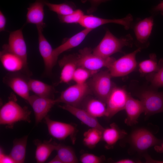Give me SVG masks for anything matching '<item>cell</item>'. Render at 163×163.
I'll list each match as a JSON object with an SVG mask.
<instances>
[{
	"instance_id": "d590c367",
	"label": "cell",
	"mask_w": 163,
	"mask_h": 163,
	"mask_svg": "<svg viewBox=\"0 0 163 163\" xmlns=\"http://www.w3.org/2000/svg\"><path fill=\"white\" fill-rule=\"evenodd\" d=\"M110 0H89L91 3V6L88 11L89 13L95 11L98 6L101 3Z\"/></svg>"
},
{
	"instance_id": "5b68a950",
	"label": "cell",
	"mask_w": 163,
	"mask_h": 163,
	"mask_svg": "<svg viewBox=\"0 0 163 163\" xmlns=\"http://www.w3.org/2000/svg\"><path fill=\"white\" fill-rule=\"evenodd\" d=\"M115 59L111 57L104 58L97 55L90 48L87 47L80 50L76 57L78 67L95 72L103 67L108 69Z\"/></svg>"
},
{
	"instance_id": "ba28073f",
	"label": "cell",
	"mask_w": 163,
	"mask_h": 163,
	"mask_svg": "<svg viewBox=\"0 0 163 163\" xmlns=\"http://www.w3.org/2000/svg\"><path fill=\"white\" fill-rule=\"evenodd\" d=\"M142 49L138 48L133 52L115 59L108 69L112 77L124 76L134 71L137 66L136 55Z\"/></svg>"
},
{
	"instance_id": "52a82bcc",
	"label": "cell",
	"mask_w": 163,
	"mask_h": 163,
	"mask_svg": "<svg viewBox=\"0 0 163 163\" xmlns=\"http://www.w3.org/2000/svg\"><path fill=\"white\" fill-rule=\"evenodd\" d=\"M129 142L135 151L142 152L152 146L161 144L162 141L150 131L142 128L133 131L129 136Z\"/></svg>"
},
{
	"instance_id": "83f0119b",
	"label": "cell",
	"mask_w": 163,
	"mask_h": 163,
	"mask_svg": "<svg viewBox=\"0 0 163 163\" xmlns=\"http://www.w3.org/2000/svg\"><path fill=\"white\" fill-rule=\"evenodd\" d=\"M55 150L62 163H76L78 161L74 150L70 146L57 143Z\"/></svg>"
},
{
	"instance_id": "60d3db41",
	"label": "cell",
	"mask_w": 163,
	"mask_h": 163,
	"mask_svg": "<svg viewBox=\"0 0 163 163\" xmlns=\"http://www.w3.org/2000/svg\"><path fill=\"white\" fill-rule=\"evenodd\" d=\"M154 149L157 152H163V142L160 145L155 146Z\"/></svg>"
},
{
	"instance_id": "484cf974",
	"label": "cell",
	"mask_w": 163,
	"mask_h": 163,
	"mask_svg": "<svg viewBox=\"0 0 163 163\" xmlns=\"http://www.w3.org/2000/svg\"><path fill=\"white\" fill-rule=\"evenodd\" d=\"M28 136L16 139L13 142V145L9 155L15 163H23L25 158Z\"/></svg>"
},
{
	"instance_id": "f1b7e54d",
	"label": "cell",
	"mask_w": 163,
	"mask_h": 163,
	"mask_svg": "<svg viewBox=\"0 0 163 163\" xmlns=\"http://www.w3.org/2000/svg\"><path fill=\"white\" fill-rule=\"evenodd\" d=\"M103 131L95 128H90L83 134L84 144L89 148H92L102 140Z\"/></svg>"
},
{
	"instance_id": "ac0fdd59",
	"label": "cell",
	"mask_w": 163,
	"mask_h": 163,
	"mask_svg": "<svg viewBox=\"0 0 163 163\" xmlns=\"http://www.w3.org/2000/svg\"><path fill=\"white\" fill-rule=\"evenodd\" d=\"M124 110L127 115L125 123L129 126L137 123L140 115L144 112L141 102L133 98L130 94L126 103Z\"/></svg>"
},
{
	"instance_id": "8d00e7d4",
	"label": "cell",
	"mask_w": 163,
	"mask_h": 163,
	"mask_svg": "<svg viewBox=\"0 0 163 163\" xmlns=\"http://www.w3.org/2000/svg\"><path fill=\"white\" fill-rule=\"evenodd\" d=\"M2 149H0V163H15L14 161L9 155L5 154Z\"/></svg>"
},
{
	"instance_id": "7a4b0ae2",
	"label": "cell",
	"mask_w": 163,
	"mask_h": 163,
	"mask_svg": "<svg viewBox=\"0 0 163 163\" xmlns=\"http://www.w3.org/2000/svg\"><path fill=\"white\" fill-rule=\"evenodd\" d=\"M133 93L142 103L146 117L163 112V91H158V89L150 86L139 88Z\"/></svg>"
},
{
	"instance_id": "1f68e13d",
	"label": "cell",
	"mask_w": 163,
	"mask_h": 163,
	"mask_svg": "<svg viewBox=\"0 0 163 163\" xmlns=\"http://www.w3.org/2000/svg\"><path fill=\"white\" fill-rule=\"evenodd\" d=\"M45 5L50 10L56 13L59 16L68 15L72 13L75 10L72 5L67 2L55 4L46 1Z\"/></svg>"
},
{
	"instance_id": "9c48e42d",
	"label": "cell",
	"mask_w": 163,
	"mask_h": 163,
	"mask_svg": "<svg viewBox=\"0 0 163 163\" xmlns=\"http://www.w3.org/2000/svg\"><path fill=\"white\" fill-rule=\"evenodd\" d=\"M44 119L49 133L53 137L62 140L69 137L72 143H75L77 131L75 125L52 120L47 116Z\"/></svg>"
},
{
	"instance_id": "d6986e66",
	"label": "cell",
	"mask_w": 163,
	"mask_h": 163,
	"mask_svg": "<svg viewBox=\"0 0 163 163\" xmlns=\"http://www.w3.org/2000/svg\"><path fill=\"white\" fill-rule=\"evenodd\" d=\"M5 80L6 84L16 94L28 101L30 96L28 81L18 75L7 76Z\"/></svg>"
},
{
	"instance_id": "74e56055",
	"label": "cell",
	"mask_w": 163,
	"mask_h": 163,
	"mask_svg": "<svg viewBox=\"0 0 163 163\" xmlns=\"http://www.w3.org/2000/svg\"><path fill=\"white\" fill-rule=\"evenodd\" d=\"M6 18L3 13L0 11V31L2 32L5 30V27L6 24Z\"/></svg>"
},
{
	"instance_id": "4316f807",
	"label": "cell",
	"mask_w": 163,
	"mask_h": 163,
	"mask_svg": "<svg viewBox=\"0 0 163 163\" xmlns=\"http://www.w3.org/2000/svg\"><path fill=\"white\" fill-rule=\"evenodd\" d=\"M30 91L38 96L53 98L54 91L53 86L39 80L31 79L28 81Z\"/></svg>"
},
{
	"instance_id": "cb8c5ba5",
	"label": "cell",
	"mask_w": 163,
	"mask_h": 163,
	"mask_svg": "<svg viewBox=\"0 0 163 163\" xmlns=\"http://www.w3.org/2000/svg\"><path fill=\"white\" fill-rule=\"evenodd\" d=\"M34 142L36 146L35 158L38 163H43L46 160L52 152L55 150L57 144L52 141L51 139L43 142L36 139Z\"/></svg>"
},
{
	"instance_id": "30bf717a",
	"label": "cell",
	"mask_w": 163,
	"mask_h": 163,
	"mask_svg": "<svg viewBox=\"0 0 163 163\" xmlns=\"http://www.w3.org/2000/svg\"><path fill=\"white\" fill-rule=\"evenodd\" d=\"M133 18L130 14L120 19H108L94 16L92 14L84 15L79 24L84 28L92 30L101 26L109 23H114L123 26L126 30L133 26Z\"/></svg>"
},
{
	"instance_id": "ffe728a7",
	"label": "cell",
	"mask_w": 163,
	"mask_h": 163,
	"mask_svg": "<svg viewBox=\"0 0 163 163\" xmlns=\"http://www.w3.org/2000/svg\"><path fill=\"white\" fill-rule=\"evenodd\" d=\"M0 58L4 68L10 72H18L27 66L21 58L3 48Z\"/></svg>"
},
{
	"instance_id": "2e32d148",
	"label": "cell",
	"mask_w": 163,
	"mask_h": 163,
	"mask_svg": "<svg viewBox=\"0 0 163 163\" xmlns=\"http://www.w3.org/2000/svg\"><path fill=\"white\" fill-rule=\"evenodd\" d=\"M46 0H35L27 8L26 23L36 25L37 27L43 28L46 24L44 22V6Z\"/></svg>"
},
{
	"instance_id": "4fadbf2b",
	"label": "cell",
	"mask_w": 163,
	"mask_h": 163,
	"mask_svg": "<svg viewBox=\"0 0 163 163\" xmlns=\"http://www.w3.org/2000/svg\"><path fill=\"white\" fill-rule=\"evenodd\" d=\"M3 48L18 56L27 66V47L22 29L10 33L8 43L4 45Z\"/></svg>"
},
{
	"instance_id": "836d02e7",
	"label": "cell",
	"mask_w": 163,
	"mask_h": 163,
	"mask_svg": "<svg viewBox=\"0 0 163 163\" xmlns=\"http://www.w3.org/2000/svg\"><path fill=\"white\" fill-rule=\"evenodd\" d=\"M96 72L83 67H78L74 72L72 80L76 83L83 84L86 83L89 78Z\"/></svg>"
},
{
	"instance_id": "ab89813d",
	"label": "cell",
	"mask_w": 163,
	"mask_h": 163,
	"mask_svg": "<svg viewBox=\"0 0 163 163\" xmlns=\"http://www.w3.org/2000/svg\"><path fill=\"white\" fill-rule=\"evenodd\" d=\"M154 9L155 11H160L163 12V1L155 6Z\"/></svg>"
},
{
	"instance_id": "b9f144b4",
	"label": "cell",
	"mask_w": 163,
	"mask_h": 163,
	"mask_svg": "<svg viewBox=\"0 0 163 163\" xmlns=\"http://www.w3.org/2000/svg\"><path fill=\"white\" fill-rule=\"evenodd\" d=\"M48 163H62V162L57 155H56L53 158L49 161Z\"/></svg>"
},
{
	"instance_id": "3957f363",
	"label": "cell",
	"mask_w": 163,
	"mask_h": 163,
	"mask_svg": "<svg viewBox=\"0 0 163 163\" xmlns=\"http://www.w3.org/2000/svg\"><path fill=\"white\" fill-rule=\"evenodd\" d=\"M30 114L27 107H21L15 99L10 98L0 109V124L11 128L19 121L30 123Z\"/></svg>"
},
{
	"instance_id": "7c38bea8",
	"label": "cell",
	"mask_w": 163,
	"mask_h": 163,
	"mask_svg": "<svg viewBox=\"0 0 163 163\" xmlns=\"http://www.w3.org/2000/svg\"><path fill=\"white\" fill-rule=\"evenodd\" d=\"M27 102L33 109L37 125L45 118L53 106L58 103L56 99L42 97L35 94L30 95Z\"/></svg>"
},
{
	"instance_id": "4dcf8cb0",
	"label": "cell",
	"mask_w": 163,
	"mask_h": 163,
	"mask_svg": "<svg viewBox=\"0 0 163 163\" xmlns=\"http://www.w3.org/2000/svg\"><path fill=\"white\" fill-rule=\"evenodd\" d=\"M158 63V70L146 76V79L150 83V86L158 89L163 87V58L160 59Z\"/></svg>"
},
{
	"instance_id": "44dd1931",
	"label": "cell",
	"mask_w": 163,
	"mask_h": 163,
	"mask_svg": "<svg viewBox=\"0 0 163 163\" xmlns=\"http://www.w3.org/2000/svg\"><path fill=\"white\" fill-rule=\"evenodd\" d=\"M76 55L64 56L60 60L62 67L60 80L61 82L68 83L73 80L74 72L78 67L76 61Z\"/></svg>"
},
{
	"instance_id": "8fae6325",
	"label": "cell",
	"mask_w": 163,
	"mask_h": 163,
	"mask_svg": "<svg viewBox=\"0 0 163 163\" xmlns=\"http://www.w3.org/2000/svg\"><path fill=\"white\" fill-rule=\"evenodd\" d=\"M130 94L123 88L115 86L106 102L105 117L110 118L119 111L124 110L127 100Z\"/></svg>"
},
{
	"instance_id": "9a60e30c",
	"label": "cell",
	"mask_w": 163,
	"mask_h": 163,
	"mask_svg": "<svg viewBox=\"0 0 163 163\" xmlns=\"http://www.w3.org/2000/svg\"><path fill=\"white\" fill-rule=\"evenodd\" d=\"M154 24L152 16L145 18L138 22L134 27L136 38V44L143 49L149 45V39Z\"/></svg>"
},
{
	"instance_id": "7402d4cb",
	"label": "cell",
	"mask_w": 163,
	"mask_h": 163,
	"mask_svg": "<svg viewBox=\"0 0 163 163\" xmlns=\"http://www.w3.org/2000/svg\"><path fill=\"white\" fill-rule=\"evenodd\" d=\"M91 31V30L84 28L67 39L61 44L53 49L54 56L58 59L59 56L63 52L79 45Z\"/></svg>"
},
{
	"instance_id": "603a6c76",
	"label": "cell",
	"mask_w": 163,
	"mask_h": 163,
	"mask_svg": "<svg viewBox=\"0 0 163 163\" xmlns=\"http://www.w3.org/2000/svg\"><path fill=\"white\" fill-rule=\"evenodd\" d=\"M127 135L126 132L121 129L115 123L111 124L109 127L104 128L102 131V139L106 143L107 149L113 147L117 141Z\"/></svg>"
},
{
	"instance_id": "6da1fadb",
	"label": "cell",
	"mask_w": 163,
	"mask_h": 163,
	"mask_svg": "<svg viewBox=\"0 0 163 163\" xmlns=\"http://www.w3.org/2000/svg\"><path fill=\"white\" fill-rule=\"evenodd\" d=\"M133 43V38L130 34L118 38L107 29L101 40L92 51L101 57H108L115 53L121 52L124 47H131Z\"/></svg>"
},
{
	"instance_id": "5bb4252c",
	"label": "cell",
	"mask_w": 163,
	"mask_h": 163,
	"mask_svg": "<svg viewBox=\"0 0 163 163\" xmlns=\"http://www.w3.org/2000/svg\"><path fill=\"white\" fill-rule=\"evenodd\" d=\"M37 27L39 52L43 61L45 71L47 74L50 73L56 64L57 59L54 55L53 49L43 34V28Z\"/></svg>"
},
{
	"instance_id": "d4e9b609",
	"label": "cell",
	"mask_w": 163,
	"mask_h": 163,
	"mask_svg": "<svg viewBox=\"0 0 163 163\" xmlns=\"http://www.w3.org/2000/svg\"><path fill=\"white\" fill-rule=\"evenodd\" d=\"M83 109L93 117L97 118L105 116L106 103L99 99L91 98L85 100Z\"/></svg>"
},
{
	"instance_id": "f546056e",
	"label": "cell",
	"mask_w": 163,
	"mask_h": 163,
	"mask_svg": "<svg viewBox=\"0 0 163 163\" xmlns=\"http://www.w3.org/2000/svg\"><path fill=\"white\" fill-rule=\"evenodd\" d=\"M149 57V59L141 62L138 65L139 71L142 75L155 72L158 69L159 65L156 54L151 53Z\"/></svg>"
},
{
	"instance_id": "e575fe53",
	"label": "cell",
	"mask_w": 163,
	"mask_h": 163,
	"mask_svg": "<svg viewBox=\"0 0 163 163\" xmlns=\"http://www.w3.org/2000/svg\"><path fill=\"white\" fill-rule=\"evenodd\" d=\"M104 159L103 157L89 153L83 154L80 158V161L82 163H100L102 162Z\"/></svg>"
},
{
	"instance_id": "d6a6232c",
	"label": "cell",
	"mask_w": 163,
	"mask_h": 163,
	"mask_svg": "<svg viewBox=\"0 0 163 163\" xmlns=\"http://www.w3.org/2000/svg\"><path fill=\"white\" fill-rule=\"evenodd\" d=\"M84 15L82 10L78 9L75 10L73 12L67 15H58V18L60 22L62 23L79 24Z\"/></svg>"
},
{
	"instance_id": "8992f818",
	"label": "cell",
	"mask_w": 163,
	"mask_h": 163,
	"mask_svg": "<svg viewBox=\"0 0 163 163\" xmlns=\"http://www.w3.org/2000/svg\"><path fill=\"white\" fill-rule=\"evenodd\" d=\"M91 91L87 83H76L62 91L56 99L58 103H62L79 107Z\"/></svg>"
},
{
	"instance_id": "f35d334b",
	"label": "cell",
	"mask_w": 163,
	"mask_h": 163,
	"mask_svg": "<svg viewBox=\"0 0 163 163\" xmlns=\"http://www.w3.org/2000/svg\"><path fill=\"white\" fill-rule=\"evenodd\" d=\"M134 160L129 158L122 159L115 161L116 163H136Z\"/></svg>"
},
{
	"instance_id": "277c9868",
	"label": "cell",
	"mask_w": 163,
	"mask_h": 163,
	"mask_svg": "<svg viewBox=\"0 0 163 163\" xmlns=\"http://www.w3.org/2000/svg\"><path fill=\"white\" fill-rule=\"evenodd\" d=\"M87 83L91 91L97 98L106 103L107 99L115 86L108 70L96 72Z\"/></svg>"
},
{
	"instance_id": "e0dca14e",
	"label": "cell",
	"mask_w": 163,
	"mask_h": 163,
	"mask_svg": "<svg viewBox=\"0 0 163 163\" xmlns=\"http://www.w3.org/2000/svg\"><path fill=\"white\" fill-rule=\"evenodd\" d=\"M59 106L69 112L90 128H95L102 131L104 129V128L100 124L97 118L91 116L84 109L65 104Z\"/></svg>"
}]
</instances>
